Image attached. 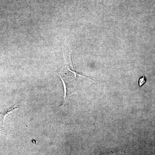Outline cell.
Masks as SVG:
<instances>
[{"label": "cell", "mask_w": 155, "mask_h": 155, "mask_svg": "<svg viewBox=\"0 0 155 155\" xmlns=\"http://www.w3.org/2000/svg\"><path fill=\"white\" fill-rule=\"evenodd\" d=\"M19 107L17 105L15 104L11 107L8 108L2 112H0V134L5 133V130L4 127V121L5 117L9 113H11L14 110L19 109Z\"/></svg>", "instance_id": "1"}, {"label": "cell", "mask_w": 155, "mask_h": 155, "mask_svg": "<svg viewBox=\"0 0 155 155\" xmlns=\"http://www.w3.org/2000/svg\"><path fill=\"white\" fill-rule=\"evenodd\" d=\"M123 153L121 150L109 151L100 155H122Z\"/></svg>", "instance_id": "2"}, {"label": "cell", "mask_w": 155, "mask_h": 155, "mask_svg": "<svg viewBox=\"0 0 155 155\" xmlns=\"http://www.w3.org/2000/svg\"><path fill=\"white\" fill-rule=\"evenodd\" d=\"M146 81V79L145 76H143L141 78H140L139 81V86H142L145 83Z\"/></svg>", "instance_id": "3"}]
</instances>
